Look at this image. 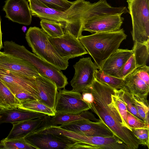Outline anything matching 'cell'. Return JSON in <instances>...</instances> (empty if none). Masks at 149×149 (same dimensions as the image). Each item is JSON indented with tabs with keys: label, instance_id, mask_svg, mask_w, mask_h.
I'll list each match as a JSON object with an SVG mask.
<instances>
[{
	"label": "cell",
	"instance_id": "obj_1",
	"mask_svg": "<svg viewBox=\"0 0 149 149\" xmlns=\"http://www.w3.org/2000/svg\"><path fill=\"white\" fill-rule=\"evenodd\" d=\"M67 10L60 11L41 7L29 2L32 15L60 23L64 33L69 32L78 39L82 35L84 24L93 18L115 15V7L111 6L107 0H99L94 3L85 0H76Z\"/></svg>",
	"mask_w": 149,
	"mask_h": 149
},
{
	"label": "cell",
	"instance_id": "obj_2",
	"mask_svg": "<svg viewBox=\"0 0 149 149\" xmlns=\"http://www.w3.org/2000/svg\"><path fill=\"white\" fill-rule=\"evenodd\" d=\"M87 89L94 98L89 105L90 109L129 149H138L139 142L132 131L125 126L118 110L115 99V89L95 79Z\"/></svg>",
	"mask_w": 149,
	"mask_h": 149
},
{
	"label": "cell",
	"instance_id": "obj_3",
	"mask_svg": "<svg viewBox=\"0 0 149 149\" xmlns=\"http://www.w3.org/2000/svg\"><path fill=\"white\" fill-rule=\"evenodd\" d=\"M127 37L122 29L116 31L82 35L78 39L92 57L99 70L106 59L118 49Z\"/></svg>",
	"mask_w": 149,
	"mask_h": 149
},
{
	"label": "cell",
	"instance_id": "obj_4",
	"mask_svg": "<svg viewBox=\"0 0 149 149\" xmlns=\"http://www.w3.org/2000/svg\"><path fill=\"white\" fill-rule=\"evenodd\" d=\"M3 45V53L15 56L32 64L40 74L53 81L58 89L64 88L68 84L67 78L61 70L31 52L23 45L12 40L6 41Z\"/></svg>",
	"mask_w": 149,
	"mask_h": 149
},
{
	"label": "cell",
	"instance_id": "obj_5",
	"mask_svg": "<svg viewBox=\"0 0 149 149\" xmlns=\"http://www.w3.org/2000/svg\"><path fill=\"white\" fill-rule=\"evenodd\" d=\"M48 35L41 28L30 27L25 38L33 54L58 69L66 70L68 66V60L61 57L48 40Z\"/></svg>",
	"mask_w": 149,
	"mask_h": 149
},
{
	"label": "cell",
	"instance_id": "obj_6",
	"mask_svg": "<svg viewBox=\"0 0 149 149\" xmlns=\"http://www.w3.org/2000/svg\"><path fill=\"white\" fill-rule=\"evenodd\" d=\"M132 21L131 33L134 42L149 41V0H127Z\"/></svg>",
	"mask_w": 149,
	"mask_h": 149
},
{
	"label": "cell",
	"instance_id": "obj_7",
	"mask_svg": "<svg viewBox=\"0 0 149 149\" xmlns=\"http://www.w3.org/2000/svg\"><path fill=\"white\" fill-rule=\"evenodd\" d=\"M36 77H30L0 67V79L15 95L25 93L39 100Z\"/></svg>",
	"mask_w": 149,
	"mask_h": 149
},
{
	"label": "cell",
	"instance_id": "obj_8",
	"mask_svg": "<svg viewBox=\"0 0 149 149\" xmlns=\"http://www.w3.org/2000/svg\"><path fill=\"white\" fill-rule=\"evenodd\" d=\"M48 39L59 55L67 60L88 54L78 39L69 32L60 37H49Z\"/></svg>",
	"mask_w": 149,
	"mask_h": 149
},
{
	"label": "cell",
	"instance_id": "obj_9",
	"mask_svg": "<svg viewBox=\"0 0 149 149\" xmlns=\"http://www.w3.org/2000/svg\"><path fill=\"white\" fill-rule=\"evenodd\" d=\"M89 109V106L83 100L81 93L64 88L58 92L55 107L56 113L77 114Z\"/></svg>",
	"mask_w": 149,
	"mask_h": 149
},
{
	"label": "cell",
	"instance_id": "obj_10",
	"mask_svg": "<svg viewBox=\"0 0 149 149\" xmlns=\"http://www.w3.org/2000/svg\"><path fill=\"white\" fill-rule=\"evenodd\" d=\"M73 67L74 74L70 81L72 90L82 93L89 87L95 79L94 73L97 68L89 57L80 59Z\"/></svg>",
	"mask_w": 149,
	"mask_h": 149
},
{
	"label": "cell",
	"instance_id": "obj_11",
	"mask_svg": "<svg viewBox=\"0 0 149 149\" xmlns=\"http://www.w3.org/2000/svg\"><path fill=\"white\" fill-rule=\"evenodd\" d=\"M59 126L64 129L87 136L109 137L114 135L110 129L100 120L92 121L88 119H83Z\"/></svg>",
	"mask_w": 149,
	"mask_h": 149
},
{
	"label": "cell",
	"instance_id": "obj_12",
	"mask_svg": "<svg viewBox=\"0 0 149 149\" xmlns=\"http://www.w3.org/2000/svg\"><path fill=\"white\" fill-rule=\"evenodd\" d=\"M121 16L110 15L93 18L84 24L82 31L93 34L118 30L120 29L124 20V18Z\"/></svg>",
	"mask_w": 149,
	"mask_h": 149
},
{
	"label": "cell",
	"instance_id": "obj_13",
	"mask_svg": "<svg viewBox=\"0 0 149 149\" xmlns=\"http://www.w3.org/2000/svg\"><path fill=\"white\" fill-rule=\"evenodd\" d=\"M3 10L5 17L14 22L26 25L31 23L32 15L26 0H6Z\"/></svg>",
	"mask_w": 149,
	"mask_h": 149
},
{
	"label": "cell",
	"instance_id": "obj_14",
	"mask_svg": "<svg viewBox=\"0 0 149 149\" xmlns=\"http://www.w3.org/2000/svg\"><path fill=\"white\" fill-rule=\"evenodd\" d=\"M24 138L37 149H72L74 144L66 142L48 133L34 132Z\"/></svg>",
	"mask_w": 149,
	"mask_h": 149
},
{
	"label": "cell",
	"instance_id": "obj_15",
	"mask_svg": "<svg viewBox=\"0 0 149 149\" xmlns=\"http://www.w3.org/2000/svg\"><path fill=\"white\" fill-rule=\"evenodd\" d=\"M0 67L30 77H36L40 74L32 64L12 55H0Z\"/></svg>",
	"mask_w": 149,
	"mask_h": 149
},
{
	"label": "cell",
	"instance_id": "obj_16",
	"mask_svg": "<svg viewBox=\"0 0 149 149\" xmlns=\"http://www.w3.org/2000/svg\"><path fill=\"white\" fill-rule=\"evenodd\" d=\"M133 54L132 50L118 48L106 59L98 70L104 74L119 78V72Z\"/></svg>",
	"mask_w": 149,
	"mask_h": 149
},
{
	"label": "cell",
	"instance_id": "obj_17",
	"mask_svg": "<svg viewBox=\"0 0 149 149\" xmlns=\"http://www.w3.org/2000/svg\"><path fill=\"white\" fill-rule=\"evenodd\" d=\"M35 79L39 96L38 101L55 111L58 93L56 84L49 79L40 74Z\"/></svg>",
	"mask_w": 149,
	"mask_h": 149
},
{
	"label": "cell",
	"instance_id": "obj_18",
	"mask_svg": "<svg viewBox=\"0 0 149 149\" xmlns=\"http://www.w3.org/2000/svg\"><path fill=\"white\" fill-rule=\"evenodd\" d=\"M50 116L45 115L31 120L12 123L13 127L7 139L24 138L44 125Z\"/></svg>",
	"mask_w": 149,
	"mask_h": 149
},
{
	"label": "cell",
	"instance_id": "obj_19",
	"mask_svg": "<svg viewBox=\"0 0 149 149\" xmlns=\"http://www.w3.org/2000/svg\"><path fill=\"white\" fill-rule=\"evenodd\" d=\"M45 115H47L18 108L0 109V124L4 123L12 124Z\"/></svg>",
	"mask_w": 149,
	"mask_h": 149
},
{
	"label": "cell",
	"instance_id": "obj_20",
	"mask_svg": "<svg viewBox=\"0 0 149 149\" xmlns=\"http://www.w3.org/2000/svg\"><path fill=\"white\" fill-rule=\"evenodd\" d=\"M123 79L125 88L123 90L132 94L148 96L149 85L139 77L136 69Z\"/></svg>",
	"mask_w": 149,
	"mask_h": 149
},
{
	"label": "cell",
	"instance_id": "obj_21",
	"mask_svg": "<svg viewBox=\"0 0 149 149\" xmlns=\"http://www.w3.org/2000/svg\"><path fill=\"white\" fill-rule=\"evenodd\" d=\"M83 119H88L93 121L100 120L91 112L86 110L77 114L56 113L52 117H49V122L52 125H58Z\"/></svg>",
	"mask_w": 149,
	"mask_h": 149
},
{
	"label": "cell",
	"instance_id": "obj_22",
	"mask_svg": "<svg viewBox=\"0 0 149 149\" xmlns=\"http://www.w3.org/2000/svg\"><path fill=\"white\" fill-rule=\"evenodd\" d=\"M20 102L0 79V109L18 108Z\"/></svg>",
	"mask_w": 149,
	"mask_h": 149
},
{
	"label": "cell",
	"instance_id": "obj_23",
	"mask_svg": "<svg viewBox=\"0 0 149 149\" xmlns=\"http://www.w3.org/2000/svg\"><path fill=\"white\" fill-rule=\"evenodd\" d=\"M129 93L139 115L142 120L149 125V107L147 99L148 96Z\"/></svg>",
	"mask_w": 149,
	"mask_h": 149
},
{
	"label": "cell",
	"instance_id": "obj_24",
	"mask_svg": "<svg viewBox=\"0 0 149 149\" xmlns=\"http://www.w3.org/2000/svg\"><path fill=\"white\" fill-rule=\"evenodd\" d=\"M132 50L136 68L146 65L149 57V41L144 43L134 42Z\"/></svg>",
	"mask_w": 149,
	"mask_h": 149
},
{
	"label": "cell",
	"instance_id": "obj_25",
	"mask_svg": "<svg viewBox=\"0 0 149 149\" xmlns=\"http://www.w3.org/2000/svg\"><path fill=\"white\" fill-rule=\"evenodd\" d=\"M18 108L42 113L50 116H54L56 112L37 100H29L20 102Z\"/></svg>",
	"mask_w": 149,
	"mask_h": 149
},
{
	"label": "cell",
	"instance_id": "obj_26",
	"mask_svg": "<svg viewBox=\"0 0 149 149\" xmlns=\"http://www.w3.org/2000/svg\"><path fill=\"white\" fill-rule=\"evenodd\" d=\"M42 7L49 8L60 11L68 9L73 3L67 0H28Z\"/></svg>",
	"mask_w": 149,
	"mask_h": 149
},
{
	"label": "cell",
	"instance_id": "obj_27",
	"mask_svg": "<svg viewBox=\"0 0 149 149\" xmlns=\"http://www.w3.org/2000/svg\"><path fill=\"white\" fill-rule=\"evenodd\" d=\"M40 24L43 30L52 38L59 37L64 34L62 24L55 21L42 19Z\"/></svg>",
	"mask_w": 149,
	"mask_h": 149
},
{
	"label": "cell",
	"instance_id": "obj_28",
	"mask_svg": "<svg viewBox=\"0 0 149 149\" xmlns=\"http://www.w3.org/2000/svg\"><path fill=\"white\" fill-rule=\"evenodd\" d=\"M0 149H37L27 142L24 138L3 139L0 141Z\"/></svg>",
	"mask_w": 149,
	"mask_h": 149
},
{
	"label": "cell",
	"instance_id": "obj_29",
	"mask_svg": "<svg viewBox=\"0 0 149 149\" xmlns=\"http://www.w3.org/2000/svg\"><path fill=\"white\" fill-rule=\"evenodd\" d=\"M95 79L116 90H123L125 84L123 79L119 78L104 74L97 69L94 73Z\"/></svg>",
	"mask_w": 149,
	"mask_h": 149
},
{
	"label": "cell",
	"instance_id": "obj_30",
	"mask_svg": "<svg viewBox=\"0 0 149 149\" xmlns=\"http://www.w3.org/2000/svg\"><path fill=\"white\" fill-rule=\"evenodd\" d=\"M116 91L118 94L125 103L128 111L138 118L143 120L139 115L136 109L131 101L129 93L122 89L116 90Z\"/></svg>",
	"mask_w": 149,
	"mask_h": 149
},
{
	"label": "cell",
	"instance_id": "obj_31",
	"mask_svg": "<svg viewBox=\"0 0 149 149\" xmlns=\"http://www.w3.org/2000/svg\"><path fill=\"white\" fill-rule=\"evenodd\" d=\"M131 129L133 134L138 140L140 145L146 146L149 149V127Z\"/></svg>",
	"mask_w": 149,
	"mask_h": 149
},
{
	"label": "cell",
	"instance_id": "obj_32",
	"mask_svg": "<svg viewBox=\"0 0 149 149\" xmlns=\"http://www.w3.org/2000/svg\"><path fill=\"white\" fill-rule=\"evenodd\" d=\"M115 99L118 110L123 119L125 126L132 131V129L129 126L127 121V114L128 111L126 105L115 90Z\"/></svg>",
	"mask_w": 149,
	"mask_h": 149
},
{
	"label": "cell",
	"instance_id": "obj_33",
	"mask_svg": "<svg viewBox=\"0 0 149 149\" xmlns=\"http://www.w3.org/2000/svg\"><path fill=\"white\" fill-rule=\"evenodd\" d=\"M136 68L133 54L123 65L118 73L119 77L123 79Z\"/></svg>",
	"mask_w": 149,
	"mask_h": 149
},
{
	"label": "cell",
	"instance_id": "obj_34",
	"mask_svg": "<svg viewBox=\"0 0 149 149\" xmlns=\"http://www.w3.org/2000/svg\"><path fill=\"white\" fill-rule=\"evenodd\" d=\"M127 121L129 126L131 129L149 127V125L145 122L127 111Z\"/></svg>",
	"mask_w": 149,
	"mask_h": 149
},
{
	"label": "cell",
	"instance_id": "obj_35",
	"mask_svg": "<svg viewBox=\"0 0 149 149\" xmlns=\"http://www.w3.org/2000/svg\"><path fill=\"white\" fill-rule=\"evenodd\" d=\"M139 77L148 85H149V67L146 65L136 69Z\"/></svg>",
	"mask_w": 149,
	"mask_h": 149
},
{
	"label": "cell",
	"instance_id": "obj_36",
	"mask_svg": "<svg viewBox=\"0 0 149 149\" xmlns=\"http://www.w3.org/2000/svg\"><path fill=\"white\" fill-rule=\"evenodd\" d=\"M82 97L83 100L88 105L93 103L94 101V97L91 92L87 89L82 93Z\"/></svg>",
	"mask_w": 149,
	"mask_h": 149
},
{
	"label": "cell",
	"instance_id": "obj_37",
	"mask_svg": "<svg viewBox=\"0 0 149 149\" xmlns=\"http://www.w3.org/2000/svg\"><path fill=\"white\" fill-rule=\"evenodd\" d=\"M15 95L20 102L29 100H37L31 95L25 93H21L16 94Z\"/></svg>",
	"mask_w": 149,
	"mask_h": 149
},
{
	"label": "cell",
	"instance_id": "obj_38",
	"mask_svg": "<svg viewBox=\"0 0 149 149\" xmlns=\"http://www.w3.org/2000/svg\"><path fill=\"white\" fill-rule=\"evenodd\" d=\"M2 42V33L1 30V20L0 18V50L3 48Z\"/></svg>",
	"mask_w": 149,
	"mask_h": 149
},
{
	"label": "cell",
	"instance_id": "obj_39",
	"mask_svg": "<svg viewBox=\"0 0 149 149\" xmlns=\"http://www.w3.org/2000/svg\"><path fill=\"white\" fill-rule=\"evenodd\" d=\"M26 27L25 26H23L22 28V30L24 32H25L26 30Z\"/></svg>",
	"mask_w": 149,
	"mask_h": 149
},
{
	"label": "cell",
	"instance_id": "obj_40",
	"mask_svg": "<svg viewBox=\"0 0 149 149\" xmlns=\"http://www.w3.org/2000/svg\"><path fill=\"white\" fill-rule=\"evenodd\" d=\"M4 53L3 52H1L0 51V55H1L4 54Z\"/></svg>",
	"mask_w": 149,
	"mask_h": 149
},
{
	"label": "cell",
	"instance_id": "obj_41",
	"mask_svg": "<svg viewBox=\"0 0 149 149\" xmlns=\"http://www.w3.org/2000/svg\"><path fill=\"white\" fill-rule=\"evenodd\" d=\"M1 116H0V118H1Z\"/></svg>",
	"mask_w": 149,
	"mask_h": 149
}]
</instances>
